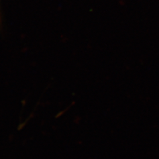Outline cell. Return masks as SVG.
I'll use <instances>...</instances> for the list:
<instances>
[{"label":"cell","instance_id":"1","mask_svg":"<svg viewBox=\"0 0 159 159\" xmlns=\"http://www.w3.org/2000/svg\"><path fill=\"white\" fill-rule=\"evenodd\" d=\"M0 21H1V18H0Z\"/></svg>","mask_w":159,"mask_h":159}]
</instances>
